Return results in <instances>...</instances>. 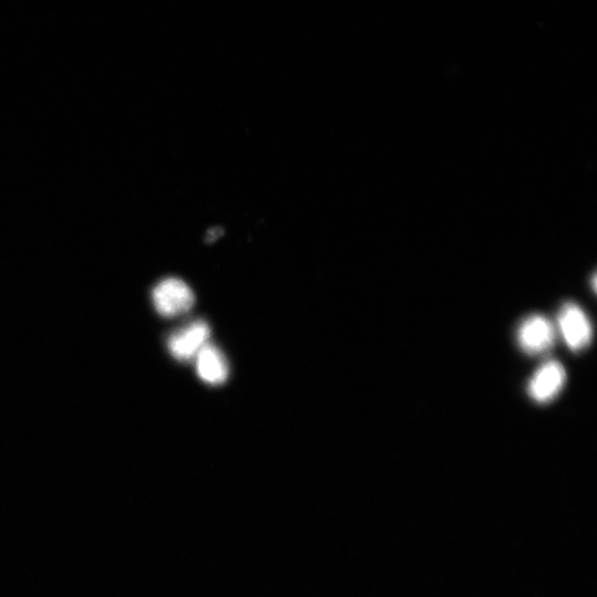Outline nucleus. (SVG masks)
Segmentation results:
<instances>
[{
    "label": "nucleus",
    "instance_id": "obj_1",
    "mask_svg": "<svg viewBox=\"0 0 597 597\" xmlns=\"http://www.w3.org/2000/svg\"><path fill=\"white\" fill-rule=\"evenodd\" d=\"M153 305L165 318H176L191 311L195 296L190 286L181 279L166 278L152 291Z\"/></svg>",
    "mask_w": 597,
    "mask_h": 597
},
{
    "label": "nucleus",
    "instance_id": "obj_2",
    "mask_svg": "<svg viewBox=\"0 0 597 597\" xmlns=\"http://www.w3.org/2000/svg\"><path fill=\"white\" fill-rule=\"evenodd\" d=\"M211 337V329L205 321L197 320L172 333L167 339V349L177 361L194 360Z\"/></svg>",
    "mask_w": 597,
    "mask_h": 597
},
{
    "label": "nucleus",
    "instance_id": "obj_3",
    "mask_svg": "<svg viewBox=\"0 0 597 597\" xmlns=\"http://www.w3.org/2000/svg\"><path fill=\"white\" fill-rule=\"evenodd\" d=\"M558 324L563 340L571 350L581 351L591 343L592 324L584 311L574 303H565L559 312Z\"/></svg>",
    "mask_w": 597,
    "mask_h": 597
},
{
    "label": "nucleus",
    "instance_id": "obj_4",
    "mask_svg": "<svg viewBox=\"0 0 597 597\" xmlns=\"http://www.w3.org/2000/svg\"><path fill=\"white\" fill-rule=\"evenodd\" d=\"M520 348L528 354H541L553 347L555 329L543 316H531L521 323L518 330Z\"/></svg>",
    "mask_w": 597,
    "mask_h": 597
},
{
    "label": "nucleus",
    "instance_id": "obj_5",
    "mask_svg": "<svg viewBox=\"0 0 597 597\" xmlns=\"http://www.w3.org/2000/svg\"><path fill=\"white\" fill-rule=\"evenodd\" d=\"M565 380L567 373L563 365L558 361H549L534 373L528 386L529 395L538 403H548L560 393Z\"/></svg>",
    "mask_w": 597,
    "mask_h": 597
},
{
    "label": "nucleus",
    "instance_id": "obj_6",
    "mask_svg": "<svg viewBox=\"0 0 597 597\" xmlns=\"http://www.w3.org/2000/svg\"><path fill=\"white\" fill-rule=\"evenodd\" d=\"M196 371L201 380L209 385L226 382L229 366L224 354L215 345L207 343L196 358Z\"/></svg>",
    "mask_w": 597,
    "mask_h": 597
}]
</instances>
